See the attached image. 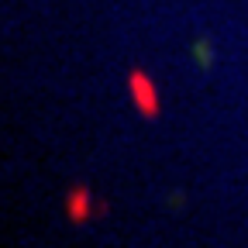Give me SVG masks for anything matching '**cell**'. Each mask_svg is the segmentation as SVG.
Instances as JSON below:
<instances>
[{
    "mask_svg": "<svg viewBox=\"0 0 248 248\" xmlns=\"http://www.w3.org/2000/svg\"><path fill=\"white\" fill-rule=\"evenodd\" d=\"M128 90H131V97H135V107H138L145 117H155V114H159V100H155V86H152V79H148L141 69H135V73L128 76Z\"/></svg>",
    "mask_w": 248,
    "mask_h": 248,
    "instance_id": "cell-1",
    "label": "cell"
},
{
    "mask_svg": "<svg viewBox=\"0 0 248 248\" xmlns=\"http://www.w3.org/2000/svg\"><path fill=\"white\" fill-rule=\"evenodd\" d=\"M69 207V221H86V217H90V207H93V200H90V190H86V186H73V190H69V200H66Z\"/></svg>",
    "mask_w": 248,
    "mask_h": 248,
    "instance_id": "cell-2",
    "label": "cell"
}]
</instances>
